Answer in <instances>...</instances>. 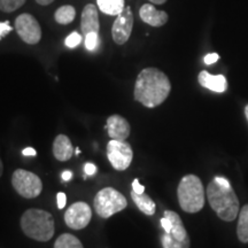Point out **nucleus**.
<instances>
[{"label": "nucleus", "instance_id": "15", "mask_svg": "<svg viewBox=\"0 0 248 248\" xmlns=\"http://www.w3.org/2000/svg\"><path fill=\"white\" fill-rule=\"evenodd\" d=\"M200 85L216 93H223L228 89V82L223 75H212L208 71L202 70L198 76Z\"/></svg>", "mask_w": 248, "mask_h": 248}, {"label": "nucleus", "instance_id": "23", "mask_svg": "<svg viewBox=\"0 0 248 248\" xmlns=\"http://www.w3.org/2000/svg\"><path fill=\"white\" fill-rule=\"evenodd\" d=\"M99 44V33L90 32L85 36V47L89 51H94Z\"/></svg>", "mask_w": 248, "mask_h": 248}, {"label": "nucleus", "instance_id": "20", "mask_svg": "<svg viewBox=\"0 0 248 248\" xmlns=\"http://www.w3.org/2000/svg\"><path fill=\"white\" fill-rule=\"evenodd\" d=\"M237 234L241 243L248 244V204L241 208L238 219Z\"/></svg>", "mask_w": 248, "mask_h": 248}, {"label": "nucleus", "instance_id": "28", "mask_svg": "<svg viewBox=\"0 0 248 248\" xmlns=\"http://www.w3.org/2000/svg\"><path fill=\"white\" fill-rule=\"evenodd\" d=\"M132 191L138 194H141L145 192V187L140 184V183H139L138 179H135V181L132 182Z\"/></svg>", "mask_w": 248, "mask_h": 248}, {"label": "nucleus", "instance_id": "21", "mask_svg": "<svg viewBox=\"0 0 248 248\" xmlns=\"http://www.w3.org/2000/svg\"><path fill=\"white\" fill-rule=\"evenodd\" d=\"M54 248H84L78 238L70 233H63L58 238Z\"/></svg>", "mask_w": 248, "mask_h": 248}, {"label": "nucleus", "instance_id": "11", "mask_svg": "<svg viewBox=\"0 0 248 248\" xmlns=\"http://www.w3.org/2000/svg\"><path fill=\"white\" fill-rule=\"evenodd\" d=\"M133 13L130 6H126L121 13L117 15L111 28L113 40L117 45H124L131 36L133 28Z\"/></svg>", "mask_w": 248, "mask_h": 248}, {"label": "nucleus", "instance_id": "6", "mask_svg": "<svg viewBox=\"0 0 248 248\" xmlns=\"http://www.w3.org/2000/svg\"><path fill=\"white\" fill-rule=\"evenodd\" d=\"M12 185L21 197L26 199L37 198L43 191V183L36 173L24 169H16L12 176Z\"/></svg>", "mask_w": 248, "mask_h": 248}, {"label": "nucleus", "instance_id": "37", "mask_svg": "<svg viewBox=\"0 0 248 248\" xmlns=\"http://www.w3.org/2000/svg\"><path fill=\"white\" fill-rule=\"evenodd\" d=\"M245 115H246V119L248 121V105L246 107H245Z\"/></svg>", "mask_w": 248, "mask_h": 248}, {"label": "nucleus", "instance_id": "2", "mask_svg": "<svg viewBox=\"0 0 248 248\" xmlns=\"http://www.w3.org/2000/svg\"><path fill=\"white\" fill-rule=\"evenodd\" d=\"M207 198L214 212L225 222H232L239 212V200L233 188L225 187L213 179L207 186Z\"/></svg>", "mask_w": 248, "mask_h": 248}, {"label": "nucleus", "instance_id": "32", "mask_svg": "<svg viewBox=\"0 0 248 248\" xmlns=\"http://www.w3.org/2000/svg\"><path fill=\"white\" fill-rule=\"evenodd\" d=\"M22 154L26 155V156H35L36 155V150L32 147H27L22 151Z\"/></svg>", "mask_w": 248, "mask_h": 248}, {"label": "nucleus", "instance_id": "16", "mask_svg": "<svg viewBox=\"0 0 248 248\" xmlns=\"http://www.w3.org/2000/svg\"><path fill=\"white\" fill-rule=\"evenodd\" d=\"M74 154L73 144L66 135H59L53 142V155L58 161L64 162L71 159Z\"/></svg>", "mask_w": 248, "mask_h": 248}, {"label": "nucleus", "instance_id": "36", "mask_svg": "<svg viewBox=\"0 0 248 248\" xmlns=\"http://www.w3.org/2000/svg\"><path fill=\"white\" fill-rule=\"evenodd\" d=\"M2 172H4V164H2V161L0 159V177H1Z\"/></svg>", "mask_w": 248, "mask_h": 248}, {"label": "nucleus", "instance_id": "29", "mask_svg": "<svg viewBox=\"0 0 248 248\" xmlns=\"http://www.w3.org/2000/svg\"><path fill=\"white\" fill-rule=\"evenodd\" d=\"M84 171H85V175L92 176L97 172V167H95L93 163H86L84 166Z\"/></svg>", "mask_w": 248, "mask_h": 248}, {"label": "nucleus", "instance_id": "22", "mask_svg": "<svg viewBox=\"0 0 248 248\" xmlns=\"http://www.w3.org/2000/svg\"><path fill=\"white\" fill-rule=\"evenodd\" d=\"M27 0H0V11L12 13L26 4Z\"/></svg>", "mask_w": 248, "mask_h": 248}, {"label": "nucleus", "instance_id": "14", "mask_svg": "<svg viewBox=\"0 0 248 248\" xmlns=\"http://www.w3.org/2000/svg\"><path fill=\"white\" fill-rule=\"evenodd\" d=\"M139 16L148 26L159 28L168 22V14L164 11H159L152 4L142 5L139 9Z\"/></svg>", "mask_w": 248, "mask_h": 248}, {"label": "nucleus", "instance_id": "24", "mask_svg": "<svg viewBox=\"0 0 248 248\" xmlns=\"http://www.w3.org/2000/svg\"><path fill=\"white\" fill-rule=\"evenodd\" d=\"M80 42H82V36H80L78 32H76V31H74V32H71L70 35L67 37L66 40H64V44H66L67 47L75 48L76 46H78L80 44Z\"/></svg>", "mask_w": 248, "mask_h": 248}, {"label": "nucleus", "instance_id": "30", "mask_svg": "<svg viewBox=\"0 0 248 248\" xmlns=\"http://www.w3.org/2000/svg\"><path fill=\"white\" fill-rule=\"evenodd\" d=\"M161 225H162V228L164 229V231H166V233H169L170 231H171V222L169 221L167 217H162L161 218Z\"/></svg>", "mask_w": 248, "mask_h": 248}, {"label": "nucleus", "instance_id": "12", "mask_svg": "<svg viewBox=\"0 0 248 248\" xmlns=\"http://www.w3.org/2000/svg\"><path fill=\"white\" fill-rule=\"evenodd\" d=\"M106 129L108 131V136L110 139H116V140H125L130 136V124L128 121L121 115H111L107 119Z\"/></svg>", "mask_w": 248, "mask_h": 248}, {"label": "nucleus", "instance_id": "26", "mask_svg": "<svg viewBox=\"0 0 248 248\" xmlns=\"http://www.w3.org/2000/svg\"><path fill=\"white\" fill-rule=\"evenodd\" d=\"M57 200H58V208L63 209L64 206H66V202H67L66 194L62 193V192H59V193L57 194Z\"/></svg>", "mask_w": 248, "mask_h": 248}, {"label": "nucleus", "instance_id": "7", "mask_svg": "<svg viewBox=\"0 0 248 248\" xmlns=\"http://www.w3.org/2000/svg\"><path fill=\"white\" fill-rule=\"evenodd\" d=\"M164 217L171 222V231L166 233L162 238L164 248H190L191 241L181 217L177 213L166 210Z\"/></svg>", "mask_w": 248, "mask_h": 248}, {"label": "nucleus", "instance_id": "9", "mask_svg": "<svg viewBox=\"0 0 248 248\" xmlns=\"http://www.w3.org/2000/svg\"><path fill=\"white\" fill-rule=\"evenodd\" d=\"M15 30L24 43L29 45L38 44L42 39V29L38 21L31 14L23 13L15 20Z\"/></svg>", "mask_w": 248, "mask_h": 248}, {"label": "nucleus", "instance_id": "27", "mask_svg": "<svg viewBox=\"0 0 248 248\" xmlns=\"http://www.w3.org/2000/svg\"><path fill=\"white\" fill-rule=\"evenodd\" d=\"M218 59H219V55L217 54V53H210V54H207L206 57H204V59H203V61H204V63L206 64H213V63H215L216 61H218Z\"/></svg>", "mask_w": 248, "mask_h": 248}, {"label": "nucleus", "instance_id": "4", "mask_svg": "<svg viewBox=\"0 0 248 248\" xmlns=\"http://www.w3.org/2000/svg\"><path fill=\"white\" fill-rule=\"evenodd\" d=\"M181 208L188 214L200 212L204 206V188L202 182L195 175H186L179 182L177 188Z\"/></svg>", "mask_w": 248, "mask_h": 248}, {"label": "nucleus", "instance_id": "19", "mask_svg": "<svg viewBox=\"0 0 248 248\" xmlns=\"http://www.w3.org/2000/svg\"><path fill=\"white\" fill-rule=\"evenodd\" d=\"M76 16V9L70 5H64L59 7L54 13V18L55 21L59 24H62V26H67V24H70L75 20Z\"/></svg>", "mask_w": 248, "mask_h": 248}, {"label": "nucleus", "instance_id": "38", "mask_svg": "<svg viewBox=\"0 0 248 248\" xmlns=\"http://www.w3.org/2000/svg\"><path fill=\"white\" fill-rule=\"evenodd\" d=\"M76 154H79V148H76Z\"/></svg>", "mask_w": 248, "mask_h": 248}, {"label": "nucleus", "instance_id": "25", "mask_svg": "<svg viewBox=\"0 0 248 248\" xmlns=\"http://www.w3.org/2000/svg\"><path fill=\"white\" fill-rule=\"evenodd\" d=\"M12 30H13V28L11 27L9 21H2V22H0V40L7 36L9 32H12Z\"/></svg>", "mask_w": 248, "mask_h": 248}, {"label": "nucleus", "instance_id": "10", "mask_svg": "<svg viewBox=\"0 0 248 248\" xmlns=\"http://www.w3.org/2000/svg\"><path fill=\"white\" fill-rule=\"evenodd\" d=\"M92 218V209L86 202L73 203L64 213V222L73 230H82L89 225Z\"/></svg>", "mask_w": 248, "mask_h": 248}, {"label": "nucleus", "instance_id": "35", "mask_svg": "<svg viewBox=\"0 0 248 248\" xmlns=\"http://www.w3.org/2000/svg\"><path fill=\"white\" fill-rule=\"evenodd\" d=\"M151 2H153L155 5H163L167 0H150Z\"/></svg>", "mask_w": 248, "mask_h": 248}, {"label": "nucleus", "instance_id": "17", "mask_svg": "<svg viewBox=\"0 0 248 248\" xmlns=\"http://www.w3.org/2000/svg\"><path fill=\"white\" fill-rule=\"evenodd\" d=\"M131 198L133 202H135V204H137V207L141 213H144L145 215H148V216L154 215L155 210H156V204H155L154 201L152 200L147 194L145 193L138 194L132 191Z\"/></svg>", "mask_w": 248, "mask_h": 248}, {"label": "nucleus", "instance_id": "1", "mask_svg": "<svg viewBox=\"0 0 248 248\" xmlns=\"http://www.w3.org/2000/svg\"><path fill=\"white\" fill-rule=\"evenodd\" d=\"M171 91L168 76L157 68H145L137 77L133 95L138 102L147 108H155L166 101Z\"/></svg>", "mask_w": 248, "mask_h": 248}, {"label": "nucleus", "instance_id": "18", "mask_svg": "<svg viewBox=\"0 0 248 248\" xmlns=\"http://www.w3.org/2000/svg\"><path fill=\"white\" fill-rule=\"evenodd\" d=\"M98 7L102 13L117 16L123 11L124 0H97Z\"/></svg>", "mask_w": 248, "mask_h": 248}, {"label": "nucleus", "instance_id": "13", "mask_svg": "<svg viewBox=\"0 0 248 248\" xmlns=\"http://www.w3.org/2000/svg\"><path fill=\"white\" fill-rule=\"evenodd\" d=\"M80 30L84 36L90 32L99 33L100 22H99V14L97 6L93 4L86 5L82 12V21H80Z\"/></svg>", "mask_w": 248, "mask_h": 248}, {"label": "nucleus", "instance_id": "33", "mask_svg": "<svg viewBox=\"0 0 248 248\" xmlns=\"http://www.w3.org/2000/svg\"><path fill=\"white\" fill-rule=\"evenodd\" d=\"M61 177H62V179H63L64 182H68V181H70V179L73 178V172H71L70 170H66V171H63V172H62Z\"/></svg>", "mask_w": 248, "mask_h": 248}, {"label": "nucleus", "instance_id": "3", "mask_svg": "<svg viewBox=\"0 0 248 248\" xmlns=\"http://www.w3.org/2000/svg\"><path fill=\"white\" fill-rule=\"evenodd\" d=\"M20 224L24 234L36 241L46 243L54 235V218L52 214L46 210L37 208L28 209L21 217Z\"/></svg>", "mask_w": 248, "mask_h": 248}, {"label": "nucleus", "instance_id": "8", "mask_svg": "<svg viewBox=\"0 0 248 248\" xmlns=\"http://www.w3.org/2000/svg\"><path fill=\"white\" fill-rule=\"evenodd\" d=\"M107 157L114 169L123 171L128 169L132 162V148L125 140L111 139L107 144Z\"/></svg>", "mask_w": 248, "mask_h": 248}, {"label": "nucleus", "instance_id": "5", "mask_svg": "<svg viewBox=\"0 0 248 248\" xmlns=\"http://www.w3.org/2000/svg\"><path fill=\"white\" fill-rule=\"evenodd\" d=\"M128 206L125 197L113 187H105L94 197L93 207L102 218H109L114 214L122 212Z\"/></svg>", "mask_w": 248, "mask_h": 248}, {"label": "nucleus", "instance_id": "31", "mask_svg": "<svg viewBox=\"0 0 248 248\" xmlns=\"http://www.w3.org/2000/svg\"><path fill=\"white\" fill-rule=\"evenodd\" d=\"M214 179H215V181L218 183V184H221L222 186H225V187H230V186H231L230 182H229L228 179H225L224 177H218V176H217V177H215Z\"/></svg>", "mask_w": 248, "mask_h": 248}, {"label": "nucleus", "instance_id": "34", "mask_svg": "<svg viewBox=\"0 0 248 248\" xmlns=\"http://www.w3.org/2000/svg\"><path fill=\"white\" fill-rule=\"evenodd\" d=\"M36 1H37V4H39L42 6H47L49 4H52L54 0H36Z\"/></svg>", "mask_w": 248, "mask_h": 248}]
</instances>
